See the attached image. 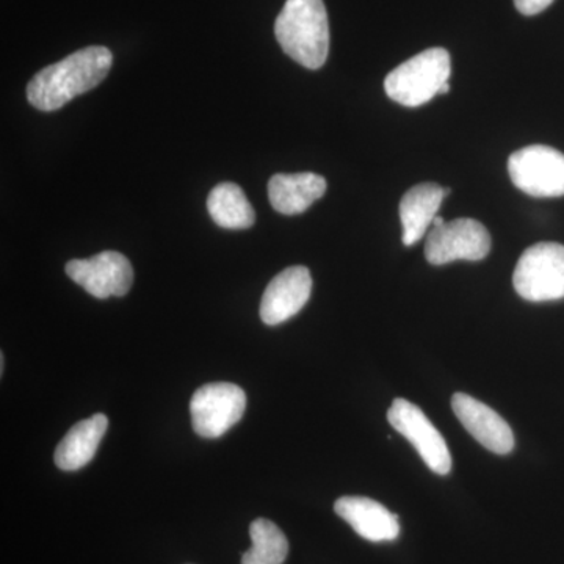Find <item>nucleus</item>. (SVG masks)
Segmentation results:
<instances>
[{"label":"nucleus","mask_w":564,"mask_h":564,"mask_svg":"<svg viewBox=\"0 0 564 564\" xmlns=\"http://www.w3.org/2000/svg\"><path fill=\"white\" fill-rule=\"evenodd\" d=\"M247 410L243 389L232 383H210L193 393V430L206 440H215L231 430Z\"/></svg>","instance_id":"obj_6"},{"label":"nucleus","mask_w":564,"mask_h":564,"mask_svg":"<svg viewBox=\"0 0 564 564\" xmlns=\"http://www.w3.org/2000/svg\"><path fill=\"white\" fill-rule=\"evenodd\" d=\"M334 511L364 540L384 543L399 538V516L391 513L384 505L369 497H340L334 503Z\"/></svg>","instance_id":"obj_12"},{"label":"nucleus","mask_w":564,"mask_h":564,"mask_svg":"<svg viewBox=\"0 0 564 564\" xmlns=\"http://www.w3.org/2000/svg\"><path fill=\"white\" fill-rule=\"evenodd\" d=\"M552 2L554 0H514V6L519 13L533 17V14L541 13V11L551 7Z\"/></svg>","instance_id":"obj_18"},{"label":"nucleus","mask_w":564,"mask_h":564,"mask_svg":"<svg viewBox=\"0 0 564 564\" xmlns=\"http://www.w3.org/2000/svg\"><path fill=\"white\" fill-rule=\"evenodd\" d=\"M326 192L321 174H274L269 182V198L273 209L282 215H299L310 209Z\"/></svg>","instance_id":"obj_14"},{"label":"nucleus","mask_w":564,"mask_h":564,"mask_svg":"<svg viewBox=\"0 0 564 564\" xmlns=\"http://www.w3.org/2000/svg\"><path fill=\"white\" fill-rule=\"evenodd\" d=\"M313 278L303 265L289 267L267 285L261 303V318L274 326L288 322L310 302Z\"/></svg>","instance_id":"obj_11"},{"label":"nucleus","mask_w":564,"mask_h":564,"mask_svg":"<svg viewBox=\"0 0 564 564\" xmlns=\"http://www.w3.org/2000/svg\"><path fill=\"white\" fill-rule=\"evenodd\" d=\"M282 51L307 69L325 65L329 54V22L323 0H288L274 22Z\"/></svg>","instance_id":"obj_2"},{"label":"nucleus","mask_w":564,"mask_h":564,"mask_svg":"<svg viewBox=\"0 0 564 564\" xmlns=\"http://www.w3.org/2000/svg\"><path fill=\"white\" fill-rule=\"evenodd\" d=\"M388 421L395 432L403 434L414 445L423 463L437 475H448L452 470V456L443 434L426 417L417 404L404 399H395L388 411Z\"/></svg>","instance_id":"obj_8"},{"label":"nucleus","mask_w":564,"mask_h":564,"mask_svg":"<svg viewBox=\"0 0 564 564\" xmlns=\"http://www.w3.org/2000/svg\"><path fill=\"white\" fill-rule=\"evenodd\" d=\"M251 549L242 564H282L288 558L289 543L280 527L269 519H256L250 525Z\"/></svg>","instance_id":"obj_17"},{"label":"nucleus","mask_w":564,"mask_h":564,"mask_svg":"<svg viewBox=\"0 0 564 564\" xmlns=\"http://www.w3.org/2000/svg\"><path fill=\"white\" fill-rule=\"evenodd\" d=\"M451 73V54L444 47H432L391 70L384 90L392 101L404 107L423 106L440 95Z\"/></svg>","instance_id":"obj_3"},{"label":"nucleus","mask_w":564,"mask_h":564,"mask_svg":"<svg viewBox=\"0 0 564 564\" xmlns=\"http://www.w3.org/2000/svg\"><path fill=\"white\" fill-rule=\"evenodd\" d=\"M491 251V236L480 221L456 218L433 228L425 243V258L432 265L454 261L477 262Z\"/></svg>","instance_id":"obj_7"},{"label":"nucleus","mask_w":564,"mask_h":564,"mask_svg":"<svg viewBox=\"0 0 564 564\" xmlns=\"http://www.w3.org/2000/svg\"><path fill=\"white\" fill-rule=\"evenodd\" d=\"M113 55L104 46L74 52L63 61L41 69L28 87V99L35 109H62L82 93L98 87L111 68Z\"/></svg>","instance_id":"obj_1"},{"label":"nucleus","mask_w":564,"mask_h":564,"mask_svg":"<svg viewBox=\"0 0 564 564\" xmlns=\"http://www.w3.org/2000/svg\"><path fill=\"white\" fill-rule=\"evenodd\" d=\"M107 429L109 419L104 414H95L76 423L55 448L54 459L58 469L73 473L87 466L95 458Z\"/></svg>","instance_id":"obj_15"},{"label":"nucleus","mask_w":564,"mask_h":564,"mask_svg":"<svg viewBox=\"0 0 564 564\" xmlns=\"http://www.w3.org/2000/svg\"><path fill=\"white\" fill-rule=\"evenodd\" d=\"M513 285L527 302L543 303L564 299V247L533 245L522 252L513 274Z\"/></svg>","instance_id":"obj_4"},{"label":"nucleus","mask_w":564,"mask_h":564,"mask_svg":"<svg viewBox=\"0 0 564 564\" xmlns=\"http://www.w3.org/2000/svg\"><path fill=\"white\" fill-rule=\"evenodd\" d=\"M451 193V188L441 187L432 182L414 185L413 188L404 193L402 202H400L403 245L411 247L425 236L426 229L437 217V210H440L445 196Z\"/></svg>","instance_id":"obj_13"},{"label":"nucleus","mask_w":564,"mask_h":564,"mask_svg":"<svg viewBox=\"0 0 564 564\" xmlns=\"http://www.w3.org/2000/svg\"><path fill=\"white\" fill-rule=\"evenodd\" d=\"M452 408L464 429L489 452L497 455H508L513 452V430L502 415L497 414L488 404L478 402L467 393L456 392L452 397Z\"/></svg>","instance_id":"obj_10"},{"label":"nucleus","mask_w":564,"mask_h":564,"mask_svg":"<svg viewBox=\"0 0 564 564\" xmlns=\"http://www.w3.org/2000/svg\"><path fill=\"white\" fill-rule=\"evenodd\" d=\"M66 274L99 300L124 296L133 282L131 262L117 251H102L90 259H74L66 263Z\"/></svg>","instance_id":"obj_9"},{"label":"nucleus","mask_w":564,"mask_h":564,"mask_svg":"<svg viewBox=\"0 0 564 564\" xmlns=\"http://www.w3.org/2000/svg\"><path fill=\"white\" fill-rule=\"evenodd\" d=\"M508 173L519 191L534 198L564 196V154L555 148L533 144L513 152Z\"/></svg>","instance_id":"obj_5"},{"label":"nucleus","mask_w":564,"mask_h":564,"mask_svg":"<svg viewBox=\"0 0 564 564\" xmlns=\"http://www.w3.org/2000/svg\"><path fill=\"white\" fill-rule=\"evenodd\" d=\"M447 93H451V84L443 85V88H441L440 95H447Z\"/></svg>","instance_id":"obj_20"},{"label":"nucleus","mask_w":564,"mask_h":564,"mask_svg":"<svg viewBox=\"0 0 564 564\" xmlns=\"http://www.w3.org/2000/svg\"><path fill=\"white\" fill-rule=\"evenodd\" d=\"M207 210L212 220L225 229H248L256 221L254 209L242 188L232 182H223L210 192Z\"/></svg>","instance_id":"obj_16"},{"label":"nucleus","mask_w":564,"mask_h":564,"mask_svg":"<svg viewBox=\"0 0 564 564\" xmlns=\"http://www.w3.org/2000/svg\"><path fill=\"white\" fill-rule=\"evenodd\" d=\"M444 218L443 217H440V215H437L436 218H434V221H433V228H440V226H443L444 225Z\"/></svg>","instance_id":"obj_19"}]
</instances>
